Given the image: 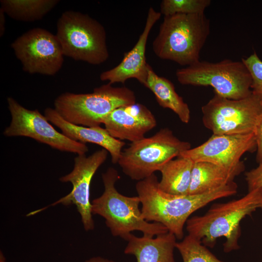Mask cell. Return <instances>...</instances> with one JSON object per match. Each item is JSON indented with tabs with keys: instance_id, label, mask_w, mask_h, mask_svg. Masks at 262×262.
<instances>
[{
	"instance_id": "30",
	"label": "cell",
	"mask_w": 262,
	"mask_h": 262,
	"mask_svg": "<svg viewBox=\"0 0 262 262\" xmlns=\"http://www.w3.org/2000/svg\"><path fill=\"white\" fill-rule=\"evenodd\" d=\"M261 262H262V261Z\"/></svg>"
},
{
	"instance_id": "11",
	"label": "cell",
	"mask_w": 262,
	"mask_h": 262,
	"mask_svg": "<svg viewBox=\"0 0 262 262\" xmlns=\"http://www.w3.org/2000/svg\"><path fill=\"white\" fill-rule=\"evenodd\" d=\"M11 46L26 72L53 76L63 66L65 55L61 44L56 35L46 29H32Z\"/></svg>"
},
{
	"instance_id": "16",
	"label": "cell",
	"mask_w": 262,
	"mask_h": 262,
	"mask_svg": "<svg viewBox=\"0 0 262 262\" xmlns=\"http://www.w3.org/2000/svg\"><path fill=\"white\" fill-rule=\"evenodd\" d=\"M44 115L67 137L84 144L90 143L102 147L110 153L112 162L117 163L125 143L112 136L105 128L100 126L87 127L71 124L65 120L54 108H47L44 111Z\"/></svg>"
},
{
	"instance_id": "3",
	"label": "cell",
	"mask_w": 262,
	"mask_h": 262,
	"mask_svg": "<svg viewBox=\"0 0 262 262\" xmlns=\"http://www.w3.org/2000/svg\"><path fill=\"white\" fill-rule=\"evenodd\" d=\"M119 178L117 171L113 167L108 168L102 174L104 191L91 202L92 213L103 217L112 234L124 240L134 230L140 231L143 235L149 237L168 232L162 224L149 222L143 218L138 196H125L117 191L115 184Z\"/></svg>"
},
{
	"instance_id": "17",
	"label": "cell",
	"mask_w": 262,
	"mask_h": 262,
	"mask_svg": "<svg viewBox=\"0 0 262 262\" xmlns=\"http://www.w3.org/2000/svg\"><path fill=\"white\" fill-rule=\"evenodd\" d=\"M176 237L168 232L154 237H137L130 233L124 253L135 256L137 262H175Z\"/></svg>"
},
{
	"instance_id": "1",
	"label": "cell",
	"mask_w": 262,
	"mask_h": 262,
	"mask_svg": "<svg viewBox=\"0 0 262 262\" xmlns=\"http://www.w3.org/2000/svg\"><path fill=\"white\" fill-rule=\"evenodd\" d=\"M158 182L153 174L136 184L142 217L147 222L162 224L179 239L183 238L184 225L193 213L213 201L236 194L238 188L232 181L203 194L175 195L161 190Z\"/></svg>"
},
{
	"instance_id": "29",
	"label": "cell",
	"mask_w": 262,
	"mask_h": 262,
	"mask_svg": "<svg viewBox=\"0 0 262 262\" xmlns=\"http://www.w3.org/2000/svg\"><path fill=\"white\" fill-rule=\"evenodd\" d=\"M0 262H6L5 260V258L1 252H0Z\"/></svg>"
},
{
	"instance_id": "7",
	"label": "cell",
	"mask_w": 262,
	"mask_h": 262,
	"mask_svg": "<svg viewBox=\"0 0 262 262\" xmlns=\"http://www.w3.org/2000/svg\"><path fill=\"white\" fill-rule=\"evenodd\" d=\"M190 148L189 142L181 141L164 128L150 137L131 143L122 151L117 164L126 175L139 181Z\"/></svg>"
},
{
	"instance_id": "15",
	"label": "cell",
	"mask_w": 262,
	"mask_h": 262,
	"mask_svg": "<svg viewBox=\"0 0 262 262\" xmlns=\"http://www.w3.org/2000/svg\"><path fill=\"white\" fill-rule=\"evenodd\" d=\"M103 124L113 137L132 143L145 137V134L156 127L157 121L146 106L136 102L115 109Z\"/></svg>"
},
{
	"instance_id": "14",
	"label": "cell",
	"mask_w": 262,
	"mask_h": 262,
	"mask_svg": "<svg viewBox=\"0 0 262 262\" xmlns=\"http://www.w3.org/2000/svg\"><path fill=\"white\" fill-rule=\"evenodd\" d=\"M161 15L152 7H149L144 30L136 43L124 54L118 65L100 74L101 81H108L112 84L116 82L124 83L128 80L134 78L146 87L149 66L146 57L147 43L151 29Z\"/></svg>"
},
{
	"instance_id": "5",
	"label": "cell",
	"mask_w": 262,
	"mask_h": 262,
	"mask_svg": "<svg viewBox=\"0 0 262 262\" xmlns=\"http://www.w3.org/2000/svg\"><path fill=\"white\" fill-rule=\"evenodd\" d=\"M136 103L134 92L125 87L111 84L95 88L92 93L66 92L54 103V109L66 121L78 126H100L105 117L120 107Z\"/></svg>"
},
{
	"instance_id": "27",
	"label": "cell",
	"mask_w": 262,
	"mask_h": 262,
	"mask_svg": "<svg viewBox=\"0 0 262 262\" xmlns=\"http://www.w3.org/2000/svg\"><path fill=\"white\" fill-rule=\"evenodd\" d=\"M5 12L3 10L0 9V36H3L5 29Z\"/></svg>"
},
{
	"instance_id": "22",
	"label": "cell",
	"mask_w": 262,
	"mask_h": 262,
	"mask_svg": "<svg viewBox=\"0 0 262 262\" xmlns=\"http://www.w3.org/2000/svg\"><path fill=\"white\" fill-rule=\"evenodd\" d=\"M176 248L179 250L183 262H224L218 259L197 239L188 234Z\"/></svg>"
},
{
	"instance_id": "25",
	"label": "cell",
	"mask_w": 262,
	"mask_h": 262,
	"mask_svg": "<svg viewBox=\"0 0 262 262\" xmlns=\"http://www.w3.org/2000/svg\"><path fill=\"white\" fill-rule=\"evenodd\" d=\"M248 192L262 187V162L245 174Z\"/></svg>"
},
{
	"instance_id": "6",
	"label": "cell",
	"mask_w": 262,
	"mask_h": 262,
	"mask_svg": "<svg viewBox=\"0 0 262 262\" xmlns=\"http://www.w3.org/2000/svg\"><path fill=\"white\" fill-rule=\"evenodd\" d=\"M56 35L65 56L98 65L109 57L103 26L89 15L66 11L57 22Z\"/></svg>"
},
{
	"instance_id": "19",
	"label": "cell",
	"mask_w": 262,
	"mask_h": 262,
	"mask_svg": "<svg viewBox=\"0 0 262 262\" xmlns=\"http://www.w3.org/2000/svg\"><path fill=\"white\" fill-rule=\"evenodd\" d=\"M146 87L154 94L160 106L172 110L182 122H189L191 115L188 104L177 93L173 83L167 79L158 75L149 65Z\"/></svg>"
},
{
	"instance_id": "8",
	"label": "cell",
	"mask_w": 262,
	"mask_h": 262,
	"mask_svg": "<svg viewBox=\"0 0 262 262\" xmlns=\"http://www.w3.org/2000/svg\"><path fill=\"white\" fill-rule=\"evenodd\" d=\"M176 75L182 85L210 86L214 93L229 99H241L252 94L251 76L242 60L199 61L177 69Z\"/></svg>"
},
{
	"instance_id": "24",
	"label": "cell",
	"mask_w": 262,
	"mask_h": 262,
	"mask_svg": "<svg viewBox=\"0 0 262 262\" xmlns=\"http://www.w3.org/2000/svg\"><path fill=\"white\" fill-rule=\"evenodd\" d=\"M248 69L252 78V94L262 104V61L254 52L242 59Z\"/></svg>"
},
{
	"instance_id": "21",
	"label": "cell",
	"mask_w": 262,
	"mask_h": 262,
	"mask_svg": "<svg viewBox=\"0 0 262 262\" xmlns=\"http://www.w3.org/2000/svg\"><path fill=\"white\" fill-rule=\"evenodd\" d=\"M59 0H1V8L15 20L32 22L42 19L59 2Z\"/></svg>"
},
{
	"instance_id": "23",
	"label": "cell",
	"mask_w": 262,
	"mask_h": 262,
	"mask_svg": "<svg viewBox=\"0 0 262 262\" xmlns=\"http://www.w3.org/2000/svg\"><path fill=\"white\" fill-rule=\"evenodd\" d=\"M210 0H163L160 13L165 16L175 14H200L210 6Z\"/></svg>"
},
{
	"instance_id": "10",
	"label": "cell",
	"mask_w": 262,
	"mask_h": 262,
	"mask_svg": "<svg viewBox=\"0 0 262 262\" xmlns=\"http://www.w3.org/2000/svg\"><path fill=\"white\" fill-rule=\"evenodd\" d=\"M7 103L11 121L4 130V135L30 137L54 149L77 155L88 151L86 144L72 140L56 131L37 109L29 110L12 97L7 98Z\"/></svg>"
},
{
	"instance_id": "2",
	"label": "cell",
	"mask_w": 262,
	"mask_h": 262,
	"mask_svg": "<svg viewBox=\"0 0 262 262\" xmlns=\"http://www.w3.org/2000/svg\"><path fill=\"white\" fill-rule=\"evenodd\" d=\"M258 209L262 210V187L248 192L239 199L214 204L204 214L189 218L186 229L188 234L211 248L217 239L225 237L223 250L229 253L240 248L241 221Z\"/></svg>"
},
{
	"instance_id": "26",
	"label": "cell",
	"mask_w": 262,
	"mask_h": 262,
	"mask_svg": "<svg viewBox=\"0 0 262 262\" xmlns=\"http://www.w3.org/2000/svg\"><path fill=\"white\" fill-rule=\"evenodd\" d=\"M254 133L257 147L256 160L260 164L262 162V112L257 120Z\"/></svg>"
},
{
	"instance_id": "28",
	"label": "cell",
	"mask_w": 262,
	"mask_h": 262,
	"mask_svg": "<svg viewBox=\"0 0 262 262\" xmlns=\"http://www.w3.org/2000/svg\"><path fill=\"white\" fill-rule=\"evenodd\" d=\"M85 262H115L113 260L104 259L100 257H93Z\"/></svg>"
},
{
	"instance_id": "18",
	"label": "cell",
	"mask_w": 262,
	"mask_h": 262,
	"mask_svg": "<svg viewBox=\"0 0 262 262\" xmlns=\"http://www.w3.org/2000/svg\"><path fill=\"white\" fill-rule=\"evenodd\" d=\"M244 171L229 170L207 162L194 163L188 195L203 194L234 181Z\"/></svg>"
},
{
	"instance_id": "4",
	"label": "cell",
	"mask_w": 262,
	"mask_h": 262,
	"mask_svg": "<svg viewBox=\"0 0 262 262\" xmlns=\"http://www.w3.org/2000/svg\"><path fill=\"white\" fill-rule=\"evenodd\" d=\"M210 33L205 13L164 16L152 49L159 58L189 66L199 61L200 52Z\"/></svg>"
},
{
	"instance_id": "9",
	"label": "cell",
	"mask_w": 262,
	"mask_h": 262,
	"mask_svg": "<svg viewBox=\"0 0 262 262\" xmlns=\"http://www.w3.org/2000/svg\"><path fill=\"white\" fill-rule=\"evenodd\" d=\"M201 110L203 123L213 134H244L254 132L262 104L252 94L235 100L214 93Z\"/></svg>"
},
{
	"instance_id": "12",
	"label": "cell",
	"mask_w": 262,
	"mask_h": 262,
	"mask_svg": "<svg viewBox=\"0 0 262 262\" xmlns=\"http://www.w3.org/2000/svg\"><path fill=\"white\" fill-rule=\"evenodd\" d=\"M254 132L244 134H213L202 144L183 152L180 156L194 163L207 162L229 170L244 171L240 160L246 152L256 150Z\"/></svg>"
},
{
	"instance_id": "13",
	"label": "cell",
	"mask_w": 262,
	"mask_h": 262,
	"mask_svg": "<svg viewBox=\"0 0 262 262\" xmlns=\"http://www.w3.org/2000/svg\"><path fill=\"white\" fill-rule=\"evenodd\" d=\"M108 153L105 149L102 148L89 156L82 154L75 157L72 171L59 179L62 182L72 183L71 191L51 205L54 206L59 203L66 206L75 204L86 231L93 230L95 228L90 201L91 182L98 169L107 159Z\"/></svg>"
},
{
	"instance_id": "20",
	"label": "cell",
	"mask_w": 262,
	"mask_h": 262,
	"mask_svg": "<svg viewBox=\"0 0 262 262\" xmlns=\"http://www.w3.org/2000/svg\"><path fill=\"white\" fill-rule=\"evenodd\" d=\"M193 164L192 160L180 156L166 163L159 171V188L171 195H188Z\"/></svg>"
}]
</instances>
